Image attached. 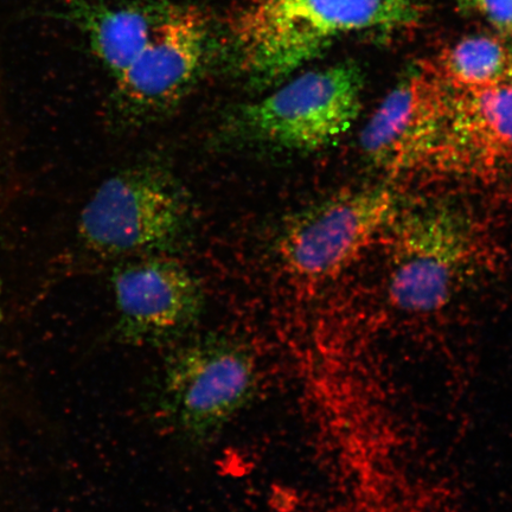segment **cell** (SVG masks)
Returning <instances> with one entry per match:
<instances>
[{"mask_svg": "<svg viewBox=\"0 0 512 512\" xmlns=\"http://www.w3.org/2000/svg\"><path fill=\"white\" fill-rule=\"evenodd\" d=\"M413 0H253L230 24L243 74L258 86L296 72L337 38L418 21Z\"/></svg>", "mask_w": 512, "mask_h": 512, "instance_id": "obj_1", "label": "cell"}, {"mask_svg": "<svg viewBox=\"0 0 512 512\" xmlns=\"http://www.w3.org/2000/svg\"><path fill=\"white\" fill-rule=\"evenodd\" d=\"M253 351L227 337L196 339L166 358L157 389L160 415L192 444L207 443L255 395Z\"/></svg>", "mask_w": 512, "mask_h": 512, "instance_id": "obj_2", "label": "cell"}, {"mask_svg": "<svg viewBox=\"0 0 512 512\" xmlns=\"http://www.w3.org/2000/svg\"><path fill=\"white\" fill-rule=\"evenodd\" d=\"M398 214L387 187L344 190L298 211L281 228L279 264L300 284L318 286L342 275Z\"/></svg>", "mask_w": 512, "mask_h": 512, "instance_id": "obj_3", "label": "cell"}, {"mask_svg": "<svg viewBox=\"0 0 512 512\" xmlns=\"http://www.w3.org/2000/svg\"><path fill=\"white\" fill-rule=\"evenodd\" d=\"M388 239L389 304L409 315H428L450 303L475 262V233L447 208L396 214Z\"/></svg>", "mask_w": 512, "mask_h": 512, "instance_id": "obj_4", "label": "cell"}, {"mask_svg": "<svg viewBox=\"0 0 512 512\" xmlns=\"http://www.w3.org/2000/svg\"><path fill=\"white\" fill-rule=\"evenodd\" d=\"M363 76L352 62L312 70L243 106L242 133L291 151H316L347 132L362 107Z\"/></svg>", "mask_w": 512, "mask_h": 512, "instance_id": "obj_5", "label": "cell"}, {"mask_svg": "<svg viewBox=\"0 0 512 512\" xmlns=\"http://www.w3.org/2000/svg\"><path fill=\"white\" fill-rule=\"evenodd\" d=\"M188 207L162 172H120L100 185L83 208L80 234L105 255L153 251L174 242L187 222Z\"/></svg>", "mask_w": 512, "mask_h": 512, "instance_id": "obj_6", "label": "cell"}, {"mask_svg": "<svg viewBox=\"0 0 512 512\" xmlns=\"http://www.w3.org/2000/svg\"><path fill=\"white\" fill-rule=\"evenodd\" d=\"M451 99V89L435 70L409 74L386 96L364 127V156L389 175L437 165Z\"/></svg>", "mask_w": 512, "mask_h": 512, "instance_id": "obj_7", "label": "cell"}, {"mask_svg": "<svg viewBox=\"0 0 512 512\" xmlns=\"http://www.w3.org/2000/svg\"><path fill=\"white\" fill-rule=\"evenodd\" d=\"M118 330L132 345H163L182 337L201 316L197 281L175 261L150 259L113 275Z\"/></svg>", "mask_w": 512, "mask_h": 512, "instance_id": "obj_8", "label": "cell"}, {"mask_svg": "<svg viewBox=\"0 0 512 512\" xmlns=\"http://www.w3.org/2000/svg\"><path fill=\"white\" fill-rule=\"evenodd\" d=\"M209 38V21L201 10L170 4L142 54L115 80L125 104L147 112L181 100L202 72Z\"/></svg>", "mask_w": 512, "mask_h": 512, "instance_id": "obj_9", "label": "cell"}, {"mask_svg": "<svg viewBox=\"0 0 512 512\" xmlns=\"http://www.w3.org/2000/svg\"><path fill=\"white\" fill-rule=\"evenodd\" d=\"M494 175L512 166V85L453 92L435 168Z\"/></svg>", "mask_w": 512, "mask_h": 512, "instance_id": "obj_10", "label": "cell"}, {"mask_svg": "<svg viewBox=\"0 0 512 512\" xmlns=\"http://www.w3.org/2000/svg\"><path fill=\"white\" fill-rule=\"evenodd\" d=\"M435 73L453 92L512 85V51L495 38H466L441 54Z\"/></svg>", "mask_w": 512, "mask_h": 512, "instance_id": "obj_11", "label": "cell"}, {"mask_svg": "<svg viewBox=\"0 0 512 512\" xmlns=\"http://www.w3.org/2000/svg\"><path fill=\"white\" fill-rule=\"evenodd\" d=\"M495 27L512 34V0H473Z\"/></svg>", "mask_w": 512, "mask_h": 512, "instance_id": "obj_12", "label": "cell"}]
</instances>
